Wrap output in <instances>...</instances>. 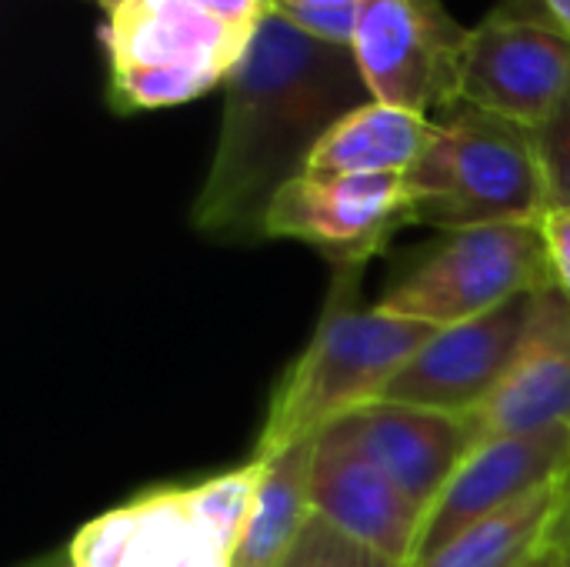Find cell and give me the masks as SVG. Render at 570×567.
Returning a JSON list of instances; mask_svg holds the SVG:
<instances>
[{
	"label": "cell",
	"mask_w": 570,
	"mask_h": 567,
	"mask_svg": "<svg viewBox=\"0 0 570 567\" xmlns=\"http://www.w3.org/2000/svg\"><path fill=\"white\" fill-rule=\"evenodd\" d=\"M367 100L351 47L311 37L271 10L224 84L220 130L190 224L220 244L261 241L274 197L307 174L331 127Z\"/></svg>",
	"instance_id": "6da1fadb"
},
{
	"label": "cell",
	"mask_w": 570,
	"mask_h": 567,
	"mask_svg": "<svg viewBox=\"0 0 570 567\" xmlns=\"http://www.w3.org/2000/svg\"><path fill=\"white\" fill-rule=\"evenodd\" d=\"M361 267L337 271L327 311L307 344L274 391L254 461L267 465L291 444L321 434L334 421L384 398L394 374L441 331L357 304Z\"/></svg>",
	"instance_id": "7a4b0ae2"
},
{
	"label": "cell",
	"mask_w": 570,
	"mask_h": 567,
	"mask_svg": "<svg viewBox=\"0 0 570 567\" xmlns=\"http://www.w3.org/2000/svg\"><path fill=\"white\" fill-rule=\"evenodd\" d=\"M267 17L271 0L124 3L100 23L110 110H164L224 87Z\"/></svg>",
	"instance_id": "3957f363"
},
{
	"label": "cell",
	"mask_w": 570,
	"mask_h": 567,
	"mask_svg": "<svg viewBox=\"0 0 570 567\" xmlns=\"http://www.w3.org/2000/svg\"><path fill=\"white\" fill-rule=\"evenodd\" d=\"M407 187L414 224L441 231L534 224L551 211L534 130L471 104L434 114L431 144Z\"/></svg>",
	"instance_id": "277c9868"
},
{
	"label": "cell",
	"mask_w": 570,
	"mask_h": 567,
	"mask_svg": "<svg viewBox=\"0 0 570 567\" xmlns=\"http://www.w3.org/2000/svg\"><path fill=\"white\" fill-rule=\"evenodd\" d=\"M541 221L448 231V237L377 301L384 311L454 328L474 321L518 294L551 287Z\"/></svg>",
	"instance_id": "5b68a950"
},
{
	"label": "cell",
	"mask_w": 570,
	"mask_h": 567,
	"mask_svg": "<svg viewBox=\"0 0 570 567\" xmlns=\"http://www.w3.org/2000/svg\"><path fill=\"white\" fill-rule=\"evenodd\" d=\"M570 94V37L538 7H498L468 30L454 104H471L524 127H541Z\"/></svg>",
	"instance_id": "8992f818"
},
{
	"label": "cell",
	"mask_w": 570,
	"mask_h": 567,
	"mask_svg": "<svg viewBox=\"0 0 570 567\" xmlns=\"http://www.w3.org/2000/svg\"><path fill=\"white\" fill-rule=\"evenodd\" d=\"M464 37L444 0H361L351 50L374 100L434 117L454 104Z\"/></svg>",
	"instance_id": "52a82bcc"
},
{
	"label": "cell",
	"mask_w": 570,
	"mask_h": 567,
	"mask_svg": "<svg viewBox=\"0 0 570 567\" xmlns=\"http://www.w3.org/2000/svg\"><path fill=\"white\" fill-rule=\"evenodd\" d=\"M541 291L518 294L474 321L441 328L394 374L381 401L448 414H478L521 361L538 317Z\"/></svg>",
	"instance_id": "ba28073f"
},
{
	"label": "cell",
	"mask_w": 570,
	"mask_h": 567,
	"mask_svg": "<svg viewBox=\"0 0 570 567\" xmlns=\"http://www.w3.org/2000/svg\"><path fill=\"white\" fill-rule=\"evenodd\" d=\"M407 224H414V201L404 174H304L274 197L264 237L301 241L337 271H351L381 254Z\"/></svg>",
	"instance_id": "9c48e42d"
},
{
	"label": "cell",
	"mask_w": 570,
	"mask_h": 567,
	"mask_svg": "<svg viewBox=\"0 0 570 567\" xmlns=\"http://www.w3.org/2000/svg\"><path fill=\"white\" fill-rule=\"evenodd\" d=\"M311 505L334 528L371 545L391 561L404 567L417 561L424 511L374 465L344 418L317 434L311 461Z\"/></svg>",
	"instance_id": "30bf717a"
},
{
	"label": "cell",
	"mask_w": 570,
	"mask_h": 567,
	"mask_svg": "<svg viewBox=\"0 0 570 567\" xmlns=\"http://www.w3.org/2000/svg\"><path fill=\"white\" fill-rule=\"evenodd\" d=\"M568 471L570 428L484 438L458 468L441 498L428 508L414 567L454 541L464 528L548 488Z\"/></svg>",
	"instance_id": "8fae6325"
},
{
	"label": "cell",
	"mask_w": 570,
	"mask_h": 567,
	"mask_svg": "<svg viewBox=\"0 0 570 567\" xmlns=\"http://www.w3.org/2000/svg\"><path fill=\"white\" fill-rule=\"evenodd\" d=\"M374 465L424 515L481 444L474 414L374 401L344 418Z\"/></svg>",
	"instance_id": "7c38bea8"
},
{
	"label": "cell",
	"mask_w": 570,
	"mask_h": 567,
	"mask_svg": "<svg viewBox=\"0 0 570 567\" xmlns=\"http://www.w3.org/2000/svg\"><path fill=\"white\" fill-rule=\"evenodd\" d=\"M481 441L570 428V297L544 287L531 338L498 394L474 414Z\"/></svg>",
	"instance_id": "4fadbf2b"
},
{
	"label": "cell",
	"mask_w": 570,
	"mask_h": 567,
	"mask_svg": "<svg viewBox=\"0 0 570 567\" xmlns=\"http://www.w3.org/2000/svg\"><path fill=\"white\" fill-rule=\"evenodd\" d=\"M434 134V117L367 100L331 127L311 154L307 174H411Z\"/></svg>",
	"instance_id": "5bb4252c"
},
{
	"label": "cell",
	"mask_w": 570,
	"mask_h": 567,
	"mask_svg": "<svg viewBox=\"0 0 570 567\" xmlns=\"http://www.w3.org/2000/svg\"><path fill=\"white\" fill-rule=\"evenodd\" d=\"M314 438L291 444L284 454L264 465V481L247 528L237 541L230 567H284L294 541L314 515L311 505V461Z\"/></svg>",
	"instance_id": "9a60e30c"
},
{
	"label": "cell",
	"mask_w": 570,
	"mask_h": 567,
	"mask_svg": "<svg viewBox=\"0 0 570 567\" xmlns=\"http://www.w3.org/2000/svg\"><path fill=\"white\" fill-rule=\"evenodd\" d=\"M568 495V475L464 528L417 567H528L551 538Z\"/></svg>",
	"instance_id": "2e32d148"
},
{
	"label": "cell",
	"mask_w": 570,
	"mask_h": 567,
	"mask_svg": "<svg viewBox=\"0 0 570 567\" xmlns=\"http://www.w3.org/2000/svg\"><path fill=\"white\" fill-rule=\"evenodd\" d=\"M124 567H230V555L190 518L187 488L147 491Z\"/></svg>",
	"instance_id": "e0dca14e"
},
{
	"label": "cell",
	"mask_w": 570,
	"mask_h": 567,
	"mask_svg": "<svg viewBox=\"0 0 570 567\" xmlns=\"http://www.w3.org/2000/svg\"><path fill=\"white\" fill-rule=\"evenodd\" d=\"M264 481V465L250 461L237 471L217 475L197 488H187L190 518L234 558L237 541L247 528V518L257 505V491Z\"/></svg>",
	"instance_id": "ac0fdd59"
},
{
	"label": "cell",
	"mask_w": 570,
	"mask_h": 567,
	"mask_svg": "<svg viewBox=\"0 0 570 567\" xmlns=\"http://www.w3.org/2000/svg\"><path fill=\"white\" fill-rule=\"evenodd\" d=\"M284 567H404L391 561L387 555L374 551L371 545L344 535L341 528H334L327 518H321L317 511L311 515V521L304 525L301 538L294 541L291 555Z\"/></svg>",
	"instance_id": "d6986e66"
},
{
	"label": "cell",
	"mask_w": 570,
	"mask_h": 567,
	"mask_svg": "<svg viewBox=\"0 0 570 567\" xmlns=\"http://www.w3.org/2000/svg\"><path fill=\"white\" fill-rule=\"evenodd\" d=\"M137 518L140 508L130 501L83 525L70 541V567H124L137 535Z\"/></svg>",
	"instance_id": "ffe728a7"
},
{
	"label": "cell",
	"mask_w": 570,
	"mask_h": 567,
	"mask_svg": "<svg viewBox=\"0 0 570 567\" xmlns=\"http://www.w3.org/2000/svg\"><path fill=\"white\" fill-rule=\"evenodd\" d=\"M271 10L311 37L351 47L361 0H271Z\"/></svg>",
	"instance_id": "44dd1931"
},
{
	"label": "cell",
	"mask_w": 570,
	"mask_h": 567,
	"mask_svg": "<svg viewBox=\"0 0 570 567\" xmlns=\"http://www.w3.org/2000/svg\"><path fill=\"white\" fill-rule=\"evenodd\" d=\"M534 144L548 184V204L570 211V94L541 127H534Z\"/></svg>",
	"instance_id": "7402d4cb"
},
{
	"label": "cell",
	"mask_w": 570,
	"mask_h": 567,
	"mask_svg": "<svg viewBox=\"0 0 570 567\" xmlns=\"http://www.w3.org/2000/svg\"><path fill=\"white\" fill-rule=\"evenodd\" d=\"M544 244H548V264L554 287H561L570 297V211L568 207H551L541 217Z\"/></svg>",
	"instance_id": "603a6c76"
},
{
	"label": "cell",
	"mask_w": 570,
	"mask_h": 567,
	"mask_svg": "<svg viewBox=\"0 0 570 567\" xmlns=\"http://www.w3.org/2000/svg\"><path fill=\"white\" fill-rule=\"evenodd\" d=\"M528 567H570V541L561 535L558 525H554L551 538L544 541V548L531 558Z\"/></svg>",
	"instance_id": "cb8c5ba5"
},
{
	"label": "cell",
	"mask_w": 570,
	"mask_h": 567,
	"mask_svg": "<svg viewBox=\"0 0 570 567\" xmlns=\"http://www.w3.org/2000/svg\"><path fill=\"white\" fill-rule=\"evenodd\" d=\"M541 3L554 17V23L570 37V0H541Z\"/></svg>",
	"instance_id": "d4e9b609"
},
{
	"label": "cell",
	"mask_w": 570,
	"mask_h": 567,
	"mask_svg": "<svg viewBox=\"0 0 570 567\" xmlns=\"http://www.w3.org/2000/svg\"><path fill=\"white\" fill-rule=\"evenodd\" d=\"M558 528H561V535L570 541V471H568V495H564V511H561V518H558Z\"/></svg>",
	"instance_id": "484cf974"
},
{
	"label": "cell",
	"mask_w": 570,
	"mask_h": 567,
	"mask_svg": "<svg viewBox=\"0 0 570 567\" xmlns=\"http://www.w3.org/2000/svg\"><path fill=\"white\" fill-rule=\"evenodd\" d=\"M94 3H97V7L104 10V17H110V13H117V10H120L124 3H130V0H94Z\"/></svg>",
	"instance_id": "4316f807"
}]
</instances>
